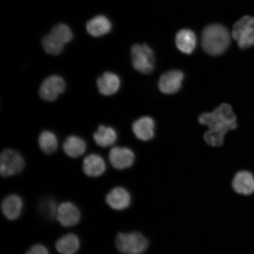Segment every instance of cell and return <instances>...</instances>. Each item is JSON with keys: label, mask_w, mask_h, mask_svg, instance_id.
I'll return each instance as SVG.
<instances>
[{"label": "cell", "mask_w": 254, "mask_h": 254, "mask_svg": "<svg viewBox=\"0 0 254 254\" xmlns=\"http://www.w3.org/2000/svg\"><path fill=\"white\" fill-rule=\"evenodd\" d=\"M199 123L208 127L204 139L212 147H220L227 133L237 127L236 116L230 105L222 104L211 113H203L199 117Z\"/></svg>", "instance_id": "obj_1"}, {"label": "cell", "mask_w": 254, "mask_h": 254, "mask_svg": "<svg viewBox=\"0 0 254 254\" xmlns=\"http://www.w3.org/2000/svg\"><path fill=\"white\" fill-rule=\"evenodd\" d=\"M230 42V32L224 25L218 24L209 25L202 31V47L209 55H222L229 47Z\"/></svg>", "instance_id": "obj_2"}, {"label": "cell", "mask_w": 254, "mask_h": 254, "mask_svg": "<svg viewBox=\"0 0 254 254\" xmlns=\"http://www.w3.org/2000/svg\"><path fill=\"white\" fill-rule=\"evenodd\" d=\"M116 246L123 254H141L147 249L148 243L141 234L133 232L117 235Z\"/></svg>", "instance_id": "obj_3"}, {"label": "cell", "mask_w": 254, "mask_h": 254, "mask_svg": "<svg viewBox=\"0 0 254 254\" xmlns=\"http://www.w3.org/2000/svg\"><path fill=\"white\" fill-rule=\"evenodd\" d=\"M133 67L142 74H150L154 70L155 58L153 51L147 44H136L131 47Z\"/></svg>", "instance_id": "obj_4"}, {"label": "cell", "mask_w": 254, "mask_h": 254, "mask_svg": "<svg viewBox=\"0 0 254 254\" xmlns=\"http://www.w3.org/2000/svg\"><path fill=\"white\" fill-rule=\"evenodd\" d=\"M232 36L241 49H246L254 46V17L244 16L233 27Z\"/></svg>", "instance_id": "obj_5"}, {"label": "cell", "mask_w": 254, "mask_h": 254, "mask_svg": "<svg viewBox=\"0 0 254 254\" xmlns=\"http://www.w3.org/2000/svg\"><path fill=\"white\" fill-rule=\"evenodd\" d=\"M24 161L17 151L6 149L0 156V173L3 177L14 176L21 172L24 167Z\"/></svg>", "instance_id": "obj_6"}, {"label": "cell", "mask_w": 254, "mask_h": 254, "mask_svg": "<svg viewBox=\"0 0 254 254\" xmlns=\"http://www.w3.org/2000/svg\"><path fill=\"white\" fill-rule=\"evenodd\" d=\"M66 84L62 77L57 75L49 76L41 84L39 89V95L41 99L46 101L57 100L60 94L65 90Z\"/></svg>", "instance_id": "obj_7"}, {"label": "cell", "mask_w": 254, "mask_h": 254, "mask_svg": "<svg viewBox=\"0 0 254 254\" xmlns=\"http://www.w3.org/2000/svg\"><path fill=\"white\" fill-rule=\"evenodd\" d=\"M184 79V73L180 70H171L161 75L158 82V87L162 93L173 94L182 87Z\"/></svg>", "instance_id": "obj_8"}, {"label": "cell", "mask_w": 254, "mask_h": 254, "mask_svg": "<svg viewBox=\"0 0 254 254\" xmlns=\"http://www.w3.org/2000/svg\"><path fill=\"white\" fill-rule=\"evenodd\" d=\"M109 160L116 169L125 170L132 166L135 161V154L128 148L114 147L109 152Z\"/></svg>", "instance_id": "obj_9"}, {"label": "cell", "mask_w": 254, "mask_h": 254, "mask_svg": "<svg viewBox=\"0 0 254 254\" xmlns=\"http://www.w3.org/2000/svg\"><path fill=\"white\" fill-rule=\"evenodd\" d=\"M80 217V212L72 202H64L59 205L56 218L63 226H74L78 223Z\"/></svg>", "instance_id": "obj_10"}, {"label": "cell", "mask_w": 254, "mask_h": 254, "mask_svg": "<svg viewBox=\"0 0 254 254\" xmlns=\"http://www.w3.org/2000/svg\"><path fill=\"white\" fill-rule=\"evenodd\" d=\"M107 204L115 210L122 211L128 207L131 204V197L129 192L123 187H116L106 196Z\"/></svg>", "instance_id": "obj_11"}, {"label": "cell", "mask_w": 254, "mask_h": 254, "mask_svg": "<svg viewBox=\"0 0 254 254\" xmlns=\"http://www.w3.org/2000/svg\"><path fill=\"white\" fill-rule=\"evenodd\" d=\"M155 124L150 117H143L135 121L132 129L136 137L140 140H151L155 135Z\"/></svg>", "instance_id": "obj_12"}, {"label": "cell", "mask_w": 254, "mask_h": 254, "mask_svg": "<svg viewBox=\"0 0 254 254\" xmlns=\"http://www.w3.org/2000/svg\"><path fill=\"white\" fill-rule=\"evenodd\" d=\"M120 85L119 76L113 72H105L97 79L98 91L104 96L115 94L119 90Z\"/></svg>", "instance_id": "obj_13"}, {"label": "cell", "mask_w": 254, "mask_h": 254, "mask_svg": "<svg viewBox=\"0 0 254 254\" xmlns=\"http://www.w3.org/2000/svg\"><path fill=\"white\" fill-rule=\"evenodd\" d=\"M23 208V200L17 195H8L1 203L2 213L9 220H15L20 217Z\"/></svg>", "instance_id": "obj_14"}, {"label": "cell", "mask_w": 254, "mask_h": 254, "mask_svg": "<svg viewBox=\"0 0 254 254\" xmlns=\"http://www.w3.org/2000/svg\"><path fill=\"white\" fill-rule=\"evenodd\" d=\"M235 191L240 194L250 195L254 192V177L247 171H241L235 176L233 181Z\"/></svg>", "instance_id": "obj_15"}, {"label": "cell", "mask_w": 254, "mask_h": 254, "mask_svg": "<svg viewBox=\"0 0 254 254\" xmlns=\"http://www.w3.org/2000/svg\"><path fill=\"white\" fill-rule=\"evenodd\" d=\"M112 29V24L109 19L103 15H97L88 22L87 33L93 37H100L109 34Z\"/></svg>", "instance_id": "obj_16"}, {"label": "cell", "mask_w": 254, "mask_h": 254, "mask_svg": "<svg viewBox=\"0 0 254 254\" xmlns=\"http://www.w3.org/2000/svg\"><path fill=\"white\" fill-rule=\"evenodd\" d=\"M106 169L104 159L97 154H90L84 158L82 170L87 176L98 177L103 175Z\"/></svg>", "instance_id": "obj_17"}, {"label": "cell", "mask_w": 254, "mask_h": 254, "mask_svg": "<svg viewBox=\"0 0 254 254\" xmlns=\"http://www.w3.org/2000/svg\"><path fill=\"white\" fill-rule=\"evenodd\" d=\"M176 44L181 52L186 55H190L196 48V35L189 29L181 30L176 35Z\"/></svg>", "instance_id": "obj_18"}, {"label": "cell", "mask_w": 254, "mask_h": 254, "mask_svg": "<svg viewBox=\"0 0 254 254\" xmlns=\"http://www.w3.org/2000/svg\"><path fill=\"white\" fill-rule=\"evenodd\" d=\"M117 132L112 127L101 125L94 133L93 138L100 147L106 148L112 145L117 141Z\"/></svg>", "instance_id": "obj_19"}, {"label": "cell", "mask_w": 254, "mask_h": 254, "mask_svg": "<svg viewBox=\"0 0 254 254\" xmlns=\"http://www.w3.org/2000/svg\"><path fill=\"white\" fill-rule=\"evenodd\" d=\"M63 147L64 151L68 157L77 158L84 154L87 145L83 139L77 136L71 135L66 138Z\"/></svg>", "instance_id": "obj_20"}, {"label": "cell", "mask_w": 254, "mask_h": 254, "mask_svg": "<svg viewBox=\"0 0 254 254\" xmlns=\"http://www.w3.org/2000/svg\"><path fill=\"white\" fill-rule=\"evenodd\" d=\"M79 246V238L74 234L65 235L56 244L57 250L61 254H75L78 252Z\"/></svg>", "instance_id": "obj_21"}, {"label": "cell", "mask_w": 254, "mask_h": 254, "mask_svg": "<svg viewBox=\"0 0 254 254\" xmlns=\"http://www.w3.org/2000/svg\"><path fill=\"white\" fill-rule=\"evenodd\" d=\"M39 145L44 153L52 154L58 147V139L53 132L44 131L39 135Z\"/></svg>", "instance_id": "obj_22"}, {"label": "cell", "mask_w": 254, "mask_h": 254, "mask_svg": "<svg viewBox=\"0 0 254 254\" xmlns=\"http://www.w3.org/2000/svg\"><path fill=\"white\" fill-rule=\"evenodd\" d=\"M42 45L45 52L52 56L60 55L63 52L65 46L62 41L52 33L47 34L43 38Z\"/></svg>", "instance_id": "obj_23"}, {"label": "cell", "mask_w": 254, "mask_h": 254, "mask_svg": "<svg viewBox=\"0 0 254 254\" xmlns=\"http://www.w3.org/2000/svg\"><path fill=\"white\" fill-rule=\"evenodd\" d=\"M58 206L55 200L52 198H44L39 204V211L41 215L47 220H52L56 218Z\"/></svg>", "instance_id": "obj_24"}, {"label": "cell", "mask_w": 254, "mask_h": 254, "mask_svg": "<svg viewBox=\"0 0 254 254\" xmlns=\"http://www.w3.org/2000/svg\"><path fill=\"white\" fill-rule=\"evenodd\" d=\"M51 33L62 41L65 45L66 44L70 42L73 39V37H74L70 27L63 23H60L55 25L52 28V33Z\"/></svg>", "instance_id": "obj_25"}, {"label": "cell", "mask_w": 254, "mask_h": 254, "mask_svg": "<svg viewBox=\"0 0 254 254\" xmlns=\"http://www.w3.org/2000/svg\"><path fill=\"white\" fill-rule=\"evenodd\" d=\"M25 254H50L46 248L40 244L32 247Z\"/></svg>", "instance_id": "obj_26"}]
</instances>
